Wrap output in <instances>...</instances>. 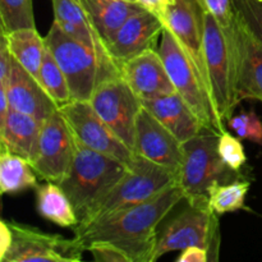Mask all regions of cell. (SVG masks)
I'll list each match as a JSON object with an SVG mask.
<instances>
[{"mask_svg": "<svg viewBox=\"0 0 262 262\" xmlns=\"http://www.w3.org/2000/svg\"><path fill=\"white\" fill-rule=\"evenodd\" d=\"M183 200V189L176 183L148 201L74 227V238L84 250L92 243L107 242L119 247L130 262H154L159 224Z\"/></svg>", "mask_w": 262, "mask_h": 262, "instance_id": "6da1fadb", "label": "cell"}, {"mask_svg": "<svg viewBox=\"0 0 262 262\" xmlns=\"http://www.w3.org/2000/svg\"><path fill=\"white\" fill-rule=\"evenodd\" d=\"M45 43L68 81L72 100L89 101L102 82L120 76L117 64L67 35L55 22L45 36Z\"/></svg>", "mask_w": 262, "mask_h": 262, "instance_id": "7a4b0ae2", "label": "cell"}, {"mask_svg": "<svg viewBox=\"0 0 262 262\" xmlns=\"http://www.w3.org/2000/svg\"><path fill=\"white\" fill-rule=\"evenodd\" d=\"M178 182L179 174L135 154L124 176L90 206L77 227L148 201Z\"/></svg>", "mask_w": 262, "mask_h": 262, "instance_id": "3957f363", "label": "cell"}, {"mask_svg": "<svg viewBox=\"0 0 262 262\" xmlns=\"http://www.w3.org/2000/svg\"><path fill=\"white\" fill-rule=\"evenodd\" d=\"M74 141L73 161L59 186L68 196L81 222L90 206L124 176L128 165L118 159L92 150L76 137Z\"/></svg>", "mask_w": 262, "mask_h": 262, "instance_id": "277c9868", "label": "cell"}, {"mask_svg": "<svg viewBox=\"0 0 262 262\" xmlns=\"http://www.w3.org/2000/svg\"><path fill=\"white\" fill-rule=\"evenodd\" d=\"M219 133L202 129L183 143L184 158L179 182L187 202L209 201V191L216 183L246 179L241 171L225 164L219 152Z\"/></svg>", "mask_w": 262, "mask_h": 262, "instance_id": "5b68a950", "label": "cell"}, {"mask_svg": "<svg viewBox=\"0 0 262 262\" xmlns=\"http://www.w3.org/2000/svg\"><path fill=\"white\" fill-rule=\"evenodd\" d=\"M205 59L215 109L222 122L228 124V120L233 117V112L239 104L234 28H222L207 10L205 17Z\"/></svg>", "mask_w": 262, "mask_h": 262, "instance_id": "8992f818", "label": "cell"}, {"mask_svg": "<svg viewBox=\"0 0 262 262\" xmlns=\"http://www.w3.org/2000/svg\"><path fill=\"white\" fill-rule=\"evenodd\" d=\"M219 215L212 211L209 201L187 202V207L169 220L158 232L154 262L173 251L197 246L209 251L212 262L219 260Z\"/></svg>", "mask_w": 262, "mask_h": 262, "instance_id": "52a82bcc", "label": "cell"}, {"mask_svg": "<svg viewBox=\"0 0 262 262\" xmlns=\"http://www.w3.org/2000/svg\"><path fill=\"white\" fill-rule=\"evenodd\" d=\"M159 53L163 58L176 91L188 104L204 127L219 135L224 133L225 124L217 115L209 90L205 86L188 54L166 27L161 33Z\"/></svg>", "mask_w": 262, "mask_h": 262, "instance_id": "ba28073f", "label": "cell"}, {"mask_svg": "<svg viewBox=\"0 0 262 262\" xmlns=\"http://www.w3.org/2000/svg\"><path fill=\"white\" fill-rule=\"evenodd\" d=\"M89 101L107 127L133 151L136 122L143 102L122 76L102 82Z\"/></svg>", "mask_w": 262, "mask_h": 262, "instance_id": "9c48e42d", "label": "cell"}, {"mask_svg": "<svg viewBox=\"0 0 262 262\" xmlns=\"http://www.w3.org/2000/svg\"><path fill=\"white\" fill-rule=\"evenodd\" d=\"M13 233V242L2 262H78L84 247L76 239L45 233L37 228L8 222Z\"/></svg>", "mask_w": 262, "mask_h": 262, "instance_id": "30bf717a", "label": "cell"}, {"mask_svg": "<svg viewBox=\"0 0 262 262\" xmlns=\"http://www.w3.org/2000/svg\"><path fill=\"white\" fill-rule=\"evenodd\" d=\"M74 151V136L58 109L42 123L37 154L31 165L43 181L59 184L68 174Z\"/></svg>", "mask_w": 262, "mask_h": 262, "instance_id": "8fae6325", "label": "cell"}, {"mask_svg": "<svg viewBox=\"0 0 262 262\" xmlns=\"http://www.w3.org/2000/svg\"><path fill=\"white\" fill-rule=\"evenodd\" d=\"M59 112L68 123L74 137L92 150L118 159L129 165L133 151L117 137L106 123L97 115L90 101L72 100L59 106Z\"/></svg>", "mask_w": 262, "mask_h": 262, "instance_id": "7c38bea8", "label": "cell"}, {"mask_svg": "<svg viewBox=\"0 0 262 262\" xmlns=\"http://www.w3.org/2000/svg\"><path fill=\"white\" fill-rule=\"evenodd\" d=\"M205 17L206 9L201 0H176L166 9L163 19L165 27L171 31L188 54L211 95L205 59Z\"/></svg>", "mask_w": 262, "mask_h": 262, "instance_id": "4fadbf2b", "label": "cell"}, {"mask_svg": "<svg viewBox=\"0 0 262 262\" xmlns=\"http://www.w3.org/2000/svg\"><path fill=\"white\" fill-rule=\"evenodd\" d=\"M133 154L179 174L184 148L183 143L143 106L136 122Z\"/></svg>", "mask_w": 262, "mask_h": 262, "instance_id": "5bb4252c", "label": "cell"}, {"mask_svg": "<svg viewBox=\"0 0 262 262\" xmlns=\"http://www.w3.org/2000/svg\"><path fill=\"white\" fill-rule=\"evenodd\" d=\"M120 76L141 100L177 92L159 50L148 49L119 66Z\"/></svg>", "mask_w": 262, "mask_h": 262, "instance_id": "9a60e30c", "label": "cell"}, {"mask_svg": "<svg viewBox=\"0 0 262 262\" xmlns=\"http://www.w3.org/2000/svg\"><path fill=\"white\" fill-rule=\"evenodd\" d=\"M165 28L164 19L156 13L142 9L130 15L118 30L113 40L107 43V50L113 60L119 67L123 61L155 49L159 36Z\"/></svg>", "mask_w": 262, "mask_h": 262, "instance_id": "2e32d148", "label": "cell"}, {"mask_svg": "<svg viewBox=\"0 0 262 262\" xmlns=\"http://www.w3.org/2000/svg\"><path fill=\"white\" fill-rule=\"evenodd\" d=\"M0 86L7 90L12 109L31 115L41 123L59 109V105L54 101L41 82L23 68L14 58L7 84Z\"/></svg>", "mask_w": 262, "mask_h": 262, "instance_id": "e0dca14e", "label": "cell"}, {"mask_svg": "<svg viewBox=\"0 0 262 262\" xmlns=\"http://www.w3.org/2000/svg\"><path fill=\"white\" fill-rule=\"evenodd\" d=\"M234 46L237 59V91L239 101H262V45L234 14Z\"/></svg>", "mask_w": 262, "mask_h": 262, "instance_id": "ac0fdd59", "label": "cell"}, {"mask_svg": "<svg viewBox=\"0 0 262 262\" xmlns=\"http://www.w3.org/2000/svg\"><path fill=\"white\" fill-rule=\"evenodd\" d=\"M51 4L54 9V22L67 35L89 46L105 60L115 63L110 56L106 42L78 0H51Z\"/></svg>", "mask_w": 262, "mask_h": 262, "instance_id": "d6986e66", "label": "cell"}, {"mask_svg": "<svg viewBox=\"0 0 262 262\" xmlns=\"http://www.w3.org/2000/svg\"><path fill=\"white\" fill-rule=\"evenodd\" d=\"M143 106L182 143H186L205 129L201 120L178 92L146 100L143 101Z\"/></svg>", "mask_w": 262, "mask_h": 262, "instance_id": "ffe728a7", "label": "cell"}, {"mask_svg": "<svg viewBox=\"0 0 262 262\" xmlns=\"http://www.w3.org/2000/svg\"><path fill=\"white\" fill-rule=\"evenodd\" d=\"M42 123L31 115L10 109L4 122L0 123V147L22 156L26 160H35Z\"/></svg>", "mask_w": 262, "mask_h": 262, "instance_id": "44dd1931", "label": "cell"}, {"mask_svg": "<svg viewBox=\"0 0 262 262\" xmlns=\"http://www.w3.org/2000/svg\"><path fill=\"white\" fill-rule=\"evenodd\" d=\"M96 26L97 31L107 43L113 40L123 23L140 10L146 9L140 4L123 0H78Z\"/></svg>", "mask_w": 262, "mask_h": 262, "instance_id": "7402d4cb", "label": "cell"}, {"mask_svg": "<svg viewBox=\"0 0 262 262\" xmlns=\"http://www.w3.org/2000/svg\"><path fill=\"white\" fill-rule=\"evenodd\" d=\"M36 207L41 216L59 227H77L79 223L68 196L58 183L46 182L36 187Z\"/></svg>", "mask_w": 262, "mask_h": 262, "instance_id": "603a6c76", "label": "cell"}, {"mask_svg": "<svg viewBox=\"0 0 262 262\" xmlns=\"http://www.w3.org/2000/svg\"><path fill=\"white\" fill-rule=\"evenodd\" d=\"M5 36L13 58L40 81V69L46 50L45 37H41L36 28H23Z\"/></svg>", "mask_w": 262, "mask_h": 262, "instance_id": "cb8c5ba5", "label": "cell"}, {"mask_svg": "<svg viewBox=\"0 0 262 262\" xmlns=\"http://www.w3.org/2000/svg\"><path fill=\"white\" fill-rule=\"evenodd\" d=\"M37 187V174L30 161L9 151L0 152V189L3 194H15Z\"/></svg>", "mask_w": 262, "mask_h": 262, "instance_id": "d4e9b609", "label": "cell"}, {"mask_svg": "<svg viewBox=\"0 0 262 262\" xmlns=\"http://www.w3.org/2000/svg\"><path fill=\"white\" fill-rule=\"evenodd\" d=\"M251 182L247 179H237L229 183H216L209 191V205L217 215L234 212L245 207L246 196Z\"/></svg>", "mask_w": 262, "mask_h": 262, "instance_id": "484cf974", "label": "cell"}, {"mask_svg": "<svg viewBox=\"0 0 262 262\" xmlns=\"http://www.w3.org/2000/svg\"><path fill=\"white\" fill-rule=\"evenodd\" d=\"M40 81L41 84L45 87L46 91L49 92V95L53 97L54 101L59 106L72 101V95L71 90H69L68 81H67L63 71L59 67L58 61L55 60L53 54L50 53L48 46H46L42 64H41Z\"/></svg>", "mask_w": 262, "mask_h": 262, "instance_id": "4316f807", "label": "cell"}, {"mask_svg": "<svg viewBox=\"0 0 262 262\" xmlns=\"http://www.w3.org/2000/svg\"><path fill=\"white\" fill-rule=\"evenodd\" d=\"M2 33L23 28H36L32 0H0Z\"/></svg>", "mask_w": 262, "mask_h": 262, "instance_id": "83f0119b", "label": "cell"}, {"mask_svg": "<svg viewBox=\"0 0 262 262\" xmlns=\"http://www.w3.org/2000/svg\"><path fill=\"white\" fill-rule=\"evenodd\" d=\"M232 4L235 17L262 45V0H232Z\"/></svg>", "mask_w": 262, "mask_h": 262, "instance_id": "f1b7e54d", "label": "cell"}, {"mask_svg": "<svg viewBox=\"0 0 262 262\" xmlns=\"http://www.w3.org/2000/svg\"><path fill=\"white\" fill-rule=\"evenodd\" d=\"M228 125L239 138L262 145V122L255 112H241L228 120Z\"/></svg>", "mask_w": 262, "mask_h": 262, "instance_id": "f546056e", "label": "cell"}, {"mask_svg": "<svg viewBox=\"0 0 262 262\" xmlns=\"http://www.w3.org/2000/svg\"><path fill=\"white\" fill-rule=\"evenodd\" d=\"M219 152L225 164L233 170L241 171L247 161L242 143L227 130L219 137Z\"/></svg>", "mask_w": 262, "mask_h": 262, "instance_id": "4dcf8cb0", "label": "cell"}, {"mask_svg": "<svg viewBox=\"0 0 262 262\" xmlns=\"http://www.w3.org/2000/svg\"><path fill=\"white\" fill-rule=\"evenodd\" d=\"M205 9L217 20L222 28L230 30L234 25L232 0H201Z\"/></svg>", "mask_w": 262, "mask_h": 262, "instance_id": "1f68e13d", "label": "cell"}, {"mask_svg": "<svg viewBox=\"0 0 262 262\" xmlns=\"http://www.w3.org/2000/svg\"><path fill=\"white\" fill-rule=\"evenodd\" d=\"M94 256L97 262H130V258L113 243L96 242L86 248Z\"/></svg>", "mask_w": 262, "mask_h": 262, "instance_id": "d6a6232c", "label": "cell"}, {"mask_svg": "<svg viewBox=\"0 0 262 262\" xmlns=\"http://www.w3.org/2000/svg\"><path fill=\"white\" fill-rule=\"evenodd\" d=\"M13 55L9 50L7 36H0V84H7L12 72Z\"/></svg>", "mask_w": 262, "mask_h": 262, "instance_id": "836d02e7", "label": "cell"}, {"mask_svg": "<svg viewBox=\"0 0 262 262\" xmlns=\"http://www.w3.org/2000/svg\"><path fill=\"white\" fill-rule=\"evenodd\" d=\"M211 261L209 251L202 247L192 246L182 250L181 255L177 258V262H207Z\"/></svg>", "mask_w": 262, "mask_h": 262, "instance_id": "e575fe53", "label": "cell"}, {"mask_svg": "<svg viewBox=\"0 0 262 262\" xmlns=\"http://www.w3.org/2000/svg\"><path fill=\"white\" fill-rule=\"evenodd\" d=\"M13 242V233L9 227V223L2 220L0 222V261H3L4 256L7 255L8 250L10 248Z\"/></svg>", "mask_w": 262, "mask_h": 262, "instance_id": "d590c367", "label": "cell"}, {"mask_svg": "<svg viewBox=\"0 0 262 262\" xmlns=\"http://www.w3.org/2000/svg\"><path fill=\"white\" fill-rule=\"evenodd\" d=\"M174 2H176V0H140V4L142 5L143 8L156 13V14H159L163 18L166 9H168Z\"/></svg>", "mask_w": 262, "mask_h": 262, "instance_id": "8d00e7d4", "label": "cell"}, {"mask_svg": "<svg viewBox=\"0 0 262 262\" xmlns=\"http://www.w3.org/2000/svg\"><path fill=\"white\" fill-rule=\"evenodd\" d=\"M10 109L12 107H10L9 99H8L7 90H5V87L0 86V123L4 122Z\"/></svg>", "mask_w": 262, "mask_h": 262, "instance_id": "74e56055", "label": "cell"}, {"mask_svg": "<svg viewBox=\"0 0 262 262\" xmlns=\"http://www.w3.org/2000/svg\"><path fill=\"white\" fill-rule=\"evenodd\" d=\"M123 2L127 3H133V4H140V0H123ZM141 5V4H140Z\"/></svg>", "mask_w": 262, "mask_h": 262, "instance_id": "f35d334b", "label": "cell"}]
</instances>
